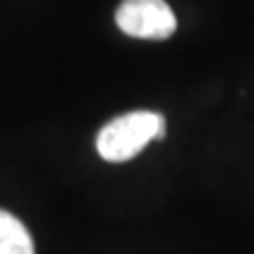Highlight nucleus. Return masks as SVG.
Instances as JSON below:
<instances>
[{
  "label": "nucleus",
  "instance_id": "2",
  "mask_svg": "<svg viewBox=\"0 0 254 254\" xmlns=\"http://www.w3.org/2000/svg\"><path fill=\"white\" fill-rule=\"evenodd\" d=\"M116 24L123 33L144 40H167L177 31V17L165 0H123Z\"/></svg>",
  "mask_w": 254,
  "mask_h": 254
},
{
  "label": "nucleus",
  "instance_id": "3",
  "mask_svg": "<svg viewBox=\"0 0 254 254\" xmlns=\"http://www.w3.org/2000/svg\"><path fill=\"white\" fill-rule=\"evenodd\" d=\"M0 254H36L28 228L5 209H0Z\"/></svg>",
  "mask_w": 254,
  "mask_h": 254
},
{
  "label": "nucleus",
  "instance_id": "1",
  "mask_svg": "<svg viewBox=\"0 0 254 254\" xmlns=\"http://www.w3.org/2000/svg\"><path fill=\"white\" fill-rule=\"evenodd\" d=\"M165 136V116L153 111H132L101 127L97 151L109 163H125L141 153L148 141Z\"/></svg>",
  "mask_w": 254,
  "mask_h": 254
}]
</instances>
